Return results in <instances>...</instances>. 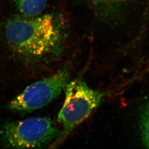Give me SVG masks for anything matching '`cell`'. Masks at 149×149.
<instances>
[{
    "instance_id": "6da1fadb",
    "label": "cell",
    "mask_w": 149,
    "mask_h": 149,
    "mask_svg": "<svg viewBox=\"0 0 149 149\" xmlns=\"http://www.w3.org/2000/svg\"><path fill=\"white\" fill-rule=\"evenodd\" d=\"M4 35L12 49L29 61L50 60L61 53V34L49 15L11 18Z\"/></svg>"
},
{
    "instance_id": "277c9868",
    "label": "cell",
    "mask_w": 149,
    "mask_h": 149,
    "mask_svg": "<svg viewBox=\"0 0 149 149\" xmlns=\"http://www.w3.org/2000/svg\"><path fill=\"white\" fill-rule=\"evenodd\" d=\"M70 69L65 68L55 74L31 84L10 102L12 111L28 112L41 108L59 96L70 78Z\"/></svg>"
},
{
    "instance_id": "5b68a950",
    "label": "cell",
    "mask_w": 149,
    "mask_h": 149,
    "mask_svg": "<svg viewBox=\"0 0 149 149\" xmlns=\"http://www.w3.org/2000/svg\"><path fill=\"white\" fill-rule=\"evenodd\" d=\"M19 11L26 17L39 16L47 5V0H13Z\"/></svg>"
},
{
    "instance_id": "8992f818",
    "label": "cell",
    "mask_w": 149,
    "mask_h": 149,
    "mask_svg": "<svg viewBox=\"0 0 149 149\" xmlns=\"http://www.w3.org/2000/svg\"><path fill=\"white\" fill-rule=\"evenodd\" d=\"M140 129L142 142L149 148V102L142 109L140 116Z\"/></svg>"
},
{
    "instance_id": "3957f363",
    "label": "cell",
    "mask_w": 149,
    "mask_h": 149,
    "mask_svg": "<svg viewBox=\"0 0 149 149\" xmlns=\"http://www.w3.org/2000/svg\"><path fill=\"white\" fill-rule=\"evenodd\" d=\"M60 132L50 118L33 117L3 124L0 142L6 148H42L50 145Z\"/></svg>"
},
{
    "instance_id": "7a4b0ae2",
    "label": "cell",
    "mask_w": 149,
    "mask_h": 149,
    "mask_svg": "<svg viewBox=\"0 0 149 149\" xmlns=\"http://www.w3.org/2000/svg\"><path fill=\"white\" fill-rule=\"evenodd\" d=\"M65 89V101L58 117L63 128L50 148H56L62 143L99 107L106 95L104 92L91 88L81 78L69 82Z\"/></svg>"
},
{
    "instance_id": "52a82bcc",
    "label": "cell",
    "mask_w": 149,
    "mask_h": 149,
    "mask_svg": "<svg viewBox=\"0 0 149 149\" xmlns=\"http://www.w3.org/2000/svg\"><path fill=\"white\" fill-rule=\"evenodd\" d=\"M92 3L97 4H113L120 3L125 0H89Z\"/></svg>"
}]
</instances>
